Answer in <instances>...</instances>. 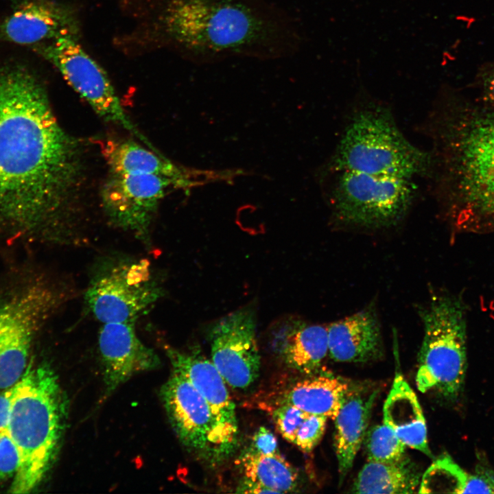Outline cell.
<instances>
[{"label":"cell","mask_w":494,"mask_h":494,"mask_svg":"<svg viewBox=\"0 0 494 494\" xmlns=\"http://www.w3.org/2000/svg\"><path fill=\"white\" fill-rule=\"evenodd\" d=\"M377 393V390L368 391L349 388L334 419V445L340 482L352 468L364 440Z\"/></svg>","instance_id":"obj_19"},{"label":"cell","mask_w":494,"mask_h":494,"mask_svg":"<svg viewBox=\"0 0 494 494\" xmlns=\"http://www.w3.org/2000/svg\"><path fill=\"white\" fill-rule=\"evenodd\" d=\"M38 49L100 118L121 127L146 147L160 152L129 118L107 73L82 48L78 36H59Z\"/></svg>","instance_id":"obj_11"},{"label":"cell","mask_w":494,"mask_h":494,"mask_svg":"<svg viewBox=\"0 0 494 494\" xmlns=\"http://www.w3.org/2000/svg\"><path fill=\"white\" fill-rule=\"evenodd\" d=\"M248 450L266 455L279 452L276 437L265 427H260L255 432L252 444Z\"/></svg>","instance_id":"obj_30"},{"label":"cell","mask_w":494,"mask_h":494,"mask_svg":"<svg viewBox=\"0 0 494 494\" xmlns=\"http://www.w3.org/2000/svg\"><path fill=\"white\" fill-rule=\"evenodd\" d=\"M349 388L346 382L332 375H317L291 386L283 395L282 403L334 419Z\"/></svg>","instance_id":"obj_23"},{"label":"cell","mask_w":494,"mask_h":494,"mask_svg":"<svg viewBox=\"0 0 494 494\" xmlns=\"http://www.w3.org/2000/svg\"><path fill=\"white\" fill-rule=\"evenodd\" d=\"M467 476L449 456H443L425 471L418 492L462 493Z\"/></svg>","instance_id":"obj_26"},{"label":"cell","mask_w":494,"mask_h":494,"mask_svg":"<svg viewBox=\"0 0 494 494\" xmlns=\"http://www.w3.org/2000/svg\"><path fill=\"white\" fill-rule=\"evenodd\" d=\"M327 334L328 353L334 361L364 363L382 355L380 324L373 305L331 323Z\"/></svg>","instance_id":"obj_16"},{"label":"cell","mask_w":494,"mask_h":494,"mask_svg":"<svg viewBox=\"0 0 494 494\" xmlns=\"http://www.w3.org/2000/svg\"><path fill=\"white\" fill-rule=\"evenodd\" d=\"M172 179L149 174L110 173L100 192L104 213L112 225L150 243V229Z\"/></svg>","instance_id":"obj_12"},{"label":"cell","mask_w":494,"mask_h":494,"mask_svg":"<svg viewBox=\"0 0 494 494\" xmlns=\"http://www.w3.org/2000/svg\"><path fill=\"white\" fill-rule=\"evenodd\" d=\"M494 493V471L483 463L476 466L473 474H468L462 493Z\"/></svg>","instance_id":"obj_29"},{"label":"cell","mask_w":494,"mask_h":494,"mask_svg":"<svg viewBox=\"0 0 494 494\" xmlns=\"http://www.w3.org/2000/svg\"><path fill=\"white\" fill-rule=\"evenodd\" d=\"M483 78L484 93L489 101L494 102V67Z\"/></svg>","instance_id":"obj_33"},{"label":"cell","mask_w":494,"mask_h":494,"mask_svg":"<svg viewBox=\"0 0 494 494\" xmlns=\"http://www.w3.org/2000/svg\"><path fill=\"white\" fill-rule=\"evenodd\" d=\"M165 351L173 370L183 375L205 399L221 423L238 436L235 403L213 362L198 351L186 352L166 346Z\"/></svg>","instance_id":"obj_17"},{"label":"cell","mask_w":494,"mask_h":494,"mask_svg":"<svg viewBox=\"0 0 494 494\" xmlns=\"http://www.w3.org/2000/svg\"><path fill=\"white\" fill-rule=\"evenodd\" d=\"M135 323L102 324L98 347L103 368L105 395H110L134 375L158 368L156 353L138 337Z\"/></svg>","instance_id":"obj_14"},{"label":"cell","mask_w":494,"mask_h":494,"mask_svg":"<svg viewBox=\"0 0 494 494\" xmlns=\"http://www.w3.org/2000/svg\"><path fill=\"white\" fill-rule=\"evenodd\" d=\"M270 335L286 364L307 375L317 370L329 351L327 327L300 318L279 320L272 325Z\"/></svg>","instance_id":"obj_18"},{"label":"cell","mask_w":494,"mask_h":494,"mask_svg":"<svg viewBox=\"0 0 494 494\" xmlns=\"http://www.w3.org/2000/svg\"><path fill=\"white\" fill-rule=\"evenodd\" d=\"M241 463L244 478L270 489L273 493L294 492L298 486L296 469L280 452L266 455L248 450Z\"/></svg>","instance_id":"obj_24"},{"label":"cell","mask_w":494,"mask_h":494,"mask_svg":"<svg viewBox=\"0 0 494 494\" xmlns=\"http://www.w3.org/2000/svg\"><path fill=\"white\" fill-rule=\"evenodd\" d=\"M423 338L418 357L416 384L419 390L435 392L449 400L462 389L467 370L464 307L449 294L433 296L419 311Z\"/></svg>","instance_id":"obj_7"},{"label":"cell","mask_w":494,"mask_h":494,"mask_svg":"<svg viewBox=\"0 0 494 494\" xmlns=\"http://www.w3.org/2000/svg\"><path fill=\"white\" fill-rule=\"evenodd\" d=\"M331 199L342 221L364 227L393 225L412 204L414 186L411 179L338 170Z\"/></svg>","instance_id":"obj_9"},{"label":"cell","mask_w":494,"mask_h":494,"mask_svg":"<svg viewBox=\"0 0 494 494\" xmlns=\"http://www.w3.org/2000/svg\"><path fill=\"white\" fill-rule=\"evenodd\" d=\"M80 142L60 126L27 70L0 72V233L6 239L75 238L86 182Z\"/></svg>","instance_id":"obj_1"},{"label":"cell","mask_w":494,"mask_h":494,"mask_svg":"<svg viewBox=\"0 0 494 494\" xmlns=\"http://www.w3.org/2000/svg\"><path fill=\"white\" fill-rule=\"evenodd\" d=\"M237 492L242 493H273L270 489L246 478L239 484Z\"/></svg>","instance_id":"obj_32"},{"label":"cell","mask_w":494,"mask_h":494,"mask_svg":"<svg viewBox=\"0 0 494 494\" xmlns=\"http://www.w3.org/2000/svg\"><path fill=\"white\" fill-rule=\"evenodd\" d=\"M255 329L250 307L226 315L209 329L211 362L234 388H247L258 377L261 362Z\"/></svg>","instance_id":"obj_13"},{"label":"cell","mask_w":494,"mask_h":494,"mask_svg":"<svg viewBox=\"0 0 494 494\" xmlns=\"http://www.w3.org/2000/svg\"><path fill=\"white\" fill-rule=\"evenodd\" d=\"M19 461L18 449L8 431L0 432V480L13 478Z\"/></svg>","instance_id":"obj_28"},{"label":"cell","mask_w":494,"mask_h":494,"mask_svg":"<svg viewBox=\"0 0 494 494\" xmlns=\"http://www.w3.org/2000/svg\"><path fill=\"white\" fill-rule=\"evenodd\" d=\"M14 386L0 392V432L8 431Z\"/></svg>","instance_id":"obj_31"},{"label":"cell","mask_w":494,"mask_h":494,"mask_svg":"<svg viewBox=\"0 0 494 494\" xmlns=\"http://www.w3.org/2000/svg\"><path fill=\"white\" fill-rule=\"evenodd\" d=\"M281 436L305 452L312 451L322 438L327 418L307 412L293 405L282 403L273 412Z\"/></svg>","instance_id":"obj_25"},{"label":"cell","mask_w":494,"mask_h":494,"mask_svg":"<svg viewBox=\"0 0 494 494\" xmlns=\"http://www.w3.org/2000/svg\"><path fill=\"white\" fill-rule=\"evenodd\" d=\"M100 144L110 173L162 176L173 180L179 187L191 184L188 171L148 147L133 141L116 139H108Z\"/></svg>","instance_id":"obj_20"},{"label":"cell","mask_w":494,"mask_h":494,"mask_svg":"<svg viewBox=\"0 0 494 494\" xmlns=\"http://www.w3.org/2000/svg\"><path fill=\"white\" fill-rule=\"evenodd\" d=\"M421 474L417 467L405 456L388 462L368 461L355 480V493H412L419 487Z\"/></svg>","instance_id":"obj_22"},{"label":"cell","mask_w":494,"mask_h":494,"mask_svg":"<svg viewBox=\"0 0 494 494\" xmlns=\"http://www.w3.org/2000/svg\"><path fill=\"white\" fill-rule=\"evenodd\" d=\"M163 295L148 260L113 257L94 270L84 300L89 312L102 324L135 323Z\"/></svg>","instance_id":"obj_8"},{"label":"cell","mask_w":494,"mask_h":494,"mask_svg":"<svg viewBox=\"0 0 494 494\" xmlns=\"http://www.w3.org/2000/svg\"><path fill=\"white\" fill-rule=\"evenodd\" d=\"M444 184L457 222L494 228V108H469L441 129Z\"/></svg>","instance_id":"obj_3"},{"label":"cell","mask_w":494,"mask_h":494,"mask_svg":"<svg viewBox=\"0 0 494 494\" xmlns=\"http://www.w3.org/2000/svg\"><path fill=\"white\" fill-rule=\"evenodd\" d=\"M80 24L70 7L50 0H31L19 7L1 25L8 40L21 45L51 40L59 36H78Z\"/></svg>","instance_id":"obj_15"},{"label":"cell","mask_w":494,"mask_h":494,"mask_svg":"<svg viewBox=\"0 0 494 494\" xmlns=\"http://www.w3.org/2000/svg\"><path fill=\"white\" fill-rule=\"evenodd\" d=\"M364 441L368 461L394 462L405 456V445L384 423L368 430Z\"/></svg>","instance_id":"obj_27"},{"label":"cell","mask_w":494,"mask_h":494,"mask_svg":"<svg viewBox=\"0 0 494 494\" xmlns=\"http://www.w3.org/2000/svg\"><path fill=\"white\" fill-rule=\"evenodd\" d=\"M430 155L402 134L390 113L380 106L357 110L335 152V170L412 179L427 172Z\"/></svg>","instance_id":"obj_6"},{"label":"cell","mask_w":494,"mask_h":494,"mask_svg":"<svg viewBox=\"0 0 494 494\" xmlns=\"http://www.w3.org/2000/svg\"><path fill=\"white\" fill-rule=\"evenodd\" d=\"M159 24L175 47L202 64L287 58L303 40L292 18L269 0H166Z\"/></svg>","instance_id":"obj_2"},{"label":"cell","mask_w":494,"mask_h":494,"mask_svg":"<svg viewBox=\"0 0 494 494\" xmlns=\"http://www.w3.org/2000/svg\"><path fill=\"white\" fill-rule=\"evenodd\" d=\"M161 397L179 440L198 458L215 465L235 451L238 436L221 423L205 399L183 375L173 370L161 389Z\"/></svg>","instance_id":"obj_10"},{"label":"cell","mask_w":494,"mask_h":494,"mask_svg":"<svg viewBox=\"0 0 494 494\" xmlns=\"http://www.w3.org/2000/svg\"><path fill=\"white\" fill-rule=\"evenodd\" d=\"M67 412L55 372L47 364L30 362L14 386L8 432L20 461L10 493H30L42 482L58 450Z\"/></svg>","instance_id":"obj_4"},{"label":"cell","mask_w":494,"mask_h":494,"mask_svg":"<svg viewBox=\"0 0 494 494\" xmlns=\"http://www.w3.org/2000/svg\"><path fill=\"white\" fill-rule=\"evenodd\" d=\"M68 296L65 285L30 266L0 279V390L21 379L37 335Z\"/></svg>","instance_id":"obj_5"},{"label":"cell","mask_w":494,"mask_h":494,"mask_svg":"<svg viewBox=\"0 0 494 494\" xmlns=\"http://www.w3.org/2000/svg\"><path fill=\"white\" fill-rule=\"evenodd\" d=\"M384 423L390 427L407 447L433 458L427 443L425 419L418 398L397 373L383 407Z\"/></svg>","instance_id":"obj_21"}]
</instances>
